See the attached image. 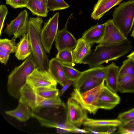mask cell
<instances>
[{"mask_svg": "<svg viewBox=\"0 0 134 134\" xmlns=\"http://www.w3.org/2000/svg\"><path fill=\"white\" fill-rule=\"evenodd\" d=\"M118 89L122 93L134 92V75L118 78Z\"/></svg>", "mask_w": 134, "mask_h": 134, "instance_id": "cb8c5ba5", "label": "cell"}, {"mask_svg": "<svg viewBox=\"0 0 134 134\" xmlns=\"http://www.w3.org/2000/svg\"><path fill=\"white\" fill-rule=\"evenodd\" d=\"M131 42H126L111 46L97 45L93 52H91L83 59L82 63L88 65L89 68L99 66L103 63L116 60L129 53L132 49Z\"/></svg>", "mask_w": 134, "mask_h": 134, "instance_id": "7a4b0ae2", "label": "cell"}, {"mask_svg": "<svg viewBox=\"0 0 134 134\" xmlns=\"http://www.w3.org/2000/svg\"><path fill=\"white\" fill-rule=\"evenodd\" d=\"M118 119L124 124L134 120V108L120 114Z\"/></svg>", "mask_w": 134, "mask_h": 134, "instance_id": "d6a6232c", "label": "cell"}, {"mask_svg": "<svg viewBox=\"0 0 134 134\" xmlns=\"http://www.w3.org/2000/svg\"><path fill=\"white\" fill-rule=\"evenodd\" d=\"M59 13L57 12L44 23L41 32V37L46 52L49 53L58 31Z\"/></svg>", "mask_w": 134, "mask_h": 134, "instance_id": "8992f818", "label": "cell"}, {"mask_svg": "<svg viewBox=\"0 0 134 134\" xmlns=\"http://www.w3.org/2000/svg\"><path fill=\"white\" fill-rule=\"evenodd\" d=\"M37 95L34 88L26 84L21 89L19 102L24 103L33 111L38 112Z\"/></svg>", "mask_w": 134, "mask_h": 134, "instance_id": "9a60e30c", "label": "cell"}, {"mask_svg": "<svg viewBox=\"0 0 134 134\" xmlns=\"http://www.w3.org/2000/svg\"><path fill=\"white\" fill-rule=\"evenodd\" d=\"M57 82L48 70H41L37 67L29 75L26 81L34 88L56 86Z\"/></svg>", "mask_w": 134, "mask_h": 134, "instance_id": "30bf717a", "label": "cell"}, {"mask_svg": "<svg viewBox=\"0 0 134 134\" xmlns=\"http://www.w3.org/2000/svg\"><path fill=\"white\" fill-rule=\"evenodd\" d=\"M120 97L116 93L105 86L98 97L97 106L98 109L111 110L120 103Z\"/></svg>", "mask_w": 134, "mask_h": 134, "instance_id": "7c38bea8", "label": "cell"}, {"mask_svg": "<svg viewBox=\"0 0 134 134\" xmlns=\"http://www.w3.org/2000/svg\"><path fill=\"white\" fill-rule=\"evenodd\" d=\"M15 39L13 38L11 40L7 38L0 39V51L10 54L15 53L17 44Z\"/></svg>", "mask_w": 134, "mask_h": 134, "instance_id": "f546056e", "label": "cell"}, {"mask_svg": "<svg viewBox=\"0 0 134 134\" xmlns=\"http://www.w3.org/2000/svg\"><path fill=\"white\" fill-rule=\"evenodd\" d=\"M131 36L134 38V27L132 31L131 34Z\"/></svg>", "mask_w": 134, "mask_h": 134, "instance_id": "ee69618b", "label": "cell"}, {"mask_svg": "<svg viewBox=\"0 0 134 134\" xmlns=\"http://www.w3.org/2000/svg\"><path fill=\"white\" fill-rule=\"evenodd\" d=\"M113 22L126 38L134 23V0L123 2L116 8L112 14Z\"/></svg>", "mask_w": 134, "mask_h": 134, "instance_id": "277c9868", "label": "cell"}, {"mask_svg": "<svg viewBox=\"0 0 134 134\" xmlns=\"http://www.w3.org/2000/svg\"><path fill=\"white\" fill-rule=\"evenodd\" d=\"M91 45L82 38L77 40L76 45L72 50L75 63L81 64L85 58L91 52Z\"/></svg>", "mask_w": 134, "mask_h": 134, "instance_id": "ac0fdd59", "label": "cell"}, {"mask_svg": "<svg viewBox=\"0 0 134 134\" xmlns=\"http://www.w3.org/2000/svg\"><path fill=\"white\" fill-rule=\"evenodd\" d=\"M105 66H99L89 68L81 72L79 77L74 82L73 84L75 88H76L86 80L92 79L105 80Z\"/></svg>", "mask_w": 134, "mask_h": 134, "instance_id": "4fadbf2b", "label": "cell"}, {"mask_svg": "<svg viewBox=\"0 0 134 134\" xmlns=\"http://www.w3.org/2000/svg\"><path fill=\"white\" fill-rule=\"evenodd\" d=\"M127 57V58L130 59L134 60V51L128 55Z\"/></svg>", "mask_w": 134, "mask_h": 134, "instance_id": "60d3db41", "label": "cell"}, {"mask_svg": "<svg viewBox=\"0 0 134 134\" xmlns=\"http://www.w3.org/2000/svg\"><path fill=\"white\" fill-rule=\"evenodd\" d=\"M106 67L105 81L106 86L112 91L116 93L118 89L119 66L112 63Z\"/></svg>", "mask_w": 134, "mask_h": 134, "instance_id": "d6986e66", "label": "cell"}, {"mask_svg": "<svg viewBox=\"0 0 134 134\" xmlns=\"http://www.w3.org/2000/svg\"><path fill=\"white\" fill-rule=\"evenodd\" d=\"M106 22L103 36L98 45L115 46L123 43L128 40L115 25L112 19H109Z\"/></svg>", "mask_w": 134, "mask_h": 134, "instance_id": "ba28073f", "label": "cell"}, {"mask_svg": "<svg viewBox=\"0 0 134 134\" xmlns=\"http://www.w3.org/2000/svg\"><path fill=\"white\" fill-rule=\"evenodd\" d=\"M105 80L92 79L83 82L76 88L81 93H83L91 90L98 86Z\"/></svg>", "mask_w": 134, "mask_h": 134, "instance_id": "f1b7e54d", "label": "cell"}, {"mask_svg": "<svg viewBox=\"0 0 134 134\" xmlns=\"http://www.w3.org/2000/svg\"><path fill=\"white\" fill-rule=\"evenodd\" d=\"M72 15L67 19L64 27L58 31L55 40V47L58 52L65 49L72 50L76 45L77 40L66 29L69 19Z\"/></svg>", "mask_w": 134, "mask_h": 134, "instance_id": "8fae6325", "label": "cell"}, {"mask_svg": "<svg viewBox=\"0 0 134 134\" xmlns=\"http://www.w3.org/2000/svg\"><path fill=\"white\" fill-rule=\"evenodd\" d=\"M42 1L45 5L47 6V0H40Z\"/></svg>", "mask_w": 134, "mask_h": 134, "instance_id": "7bdbcfd3", "label": "cell"}, {"mask_svg": "<svg viewBox=\"0 0 134 134\" xmlns=\"http://www.w3.org/2000/svg\"><path fill=\"white\" fill-rule=\"evenodd\" d=\"M37 103L38 111L40 109L43 108H54L60 106H65L59 96L54 98L47 99L37 95Z\"/></svg>", "mask_w": 134, "mask_h": 134, "instance_id": "d4e9b609", "label": "cell"}, {"mask_svg": "<svg viewBox=\"0 0 134 134\" xmlns=\"http://www.w3.org/2000/svg\"><path fill=\"white\" fill-rule=\"evenodd\" d=\"M26 8L34 15L46 17L49 11L47 6L40 0H28Z\"/></svg>", "mask_w": 134, "mask_h": 134, "instance_id": "603a6c76", "label": "cell"}, {"mask_svg": "<svg viewBox=\"0 0 134 134\" xmlns=\"http://www.w3.org/2000/svg\"><path fill=\"white\" fill-rule=\"evenodd\" d=\"M65 124L69 129V132L81 133H91L90 131L86 130L85 129H81L70 122L67 119L65 122Z\"/></svg>", "mask_w": 134, "mask_h": 134, "instance_id": "e575fe53", "label": "cell"}, {"mask_svg": "<svg viewBox=\"0 0 134 134\" xmlns=\"http://www.w3.org/2000/svg\"><path fill=\"white\" fill-rule=\"evenodd\" d=\"M37 67L32 54L15 67L8 76L7 91L11 96L16 99L19 98L21 89L27 84V77Z\"/></svg>", "mask_w": 134, "mask_h": 134, "instance_id": "3957f363", "label": "cell"}, {"mask_svg": "<svg viewBox=\"0 0 134 134\" xmlns=\"http://www.w3.org/2000/svg\"><path fill=\"white\" fill-rule=\"evenodd\" d=\"M66 119L78 127L83 125L87 118V110L71 97L67 100Z\"/></svg>", "mask_w": 134, "mask_h": 134, "instance_id": "9c48e42d", "label": "cell"}, {"mask_svg": "<svg viewBox=\"0 0 134 134\" xmlns=\"http://www.w3.org/2000/svg\"><path fill=\"white\" fill-rule=\"evenodd\" d=\"M122 124L127 126L133 125H134V120L126 123Z\"/></svg>", "mask_w": 134, "mask_h": 134, "instance_id": "b9f144b4", "label": "cell"}, {"mask_svg": "<svg viewBox=\"0 0 134 134\" xmlns=\"http://www.w3.org/2000/svg\"><path fill=\"white\" fill-rule=\"evenodd\" d=\"M55 57L63 64L72 66L75 65L72 50L65 49L58 52Z\"/></svg>", "mask_w": 134, "mask_h": 134, "instance_id": "4316f807", "label": "cell"}, {"mask_svg": "<svg viewBox=\"0 0 134 134\" xmlns=\"http://www.w3.org/2000/svg\"><path fill=\"white\" fill-rule=\"evenodd\" d=\"M8 12V9L6 5L1 4L0 5V35H1L2 30L5 18Z\"/></svg>", "mask_w": 134, "mask_h": 134, "instance_id": "d590c367", "label": "cell"}, {"mask_svg": "<svg viewBox=\"0 0 134 134\" xmlns=\"http://www.w3.org/2000/svg\"><path fill=\"white\" fill-rule=\"evenodd\" d=\"M37 94L47 99L54 98L59 96V91L56 86L42 87L34 88Z\"/></svg>", "mask_w": 134, "mask_h": 134, "instance_id": "484cf974", "label": "cell"}, {"mask_svg": "<svg viewBox=\"0 0 134 134\" xmlns=\"http://www.w3.org/2000/svg\"><path fill=\"white\" fill-rule=\"evenodd\" d=\"M107 24L106 22L92 26L84 32L82 38L91 46L95 43L99 44L102 38Z\"/></svg>", "mask_w": 134, "mask_h": 134, "instance_id": "e0dca14e", "label": "cell"}, {"mask_svg": "<svg viewBox=\"0 0 134 134\" xmlns=\"http://www.w3.org/2000/svg\"><path fill=\"white\" fill-rule=\"evenodd\" d=\"M63 66L65 75L68 80L74 82L78 78L81 73V72L73 66L63 64Z\"/></svg>", "mask_w": 134, "mask_h": 134, "instance_id": "1f68e13d", "label": "cell"}, {"mask_svg": "<svg viewBox=\"0 0 134 134\" xmlns=\"http://www.w3.org/2000/svg\"><path fill=\"white\" fill-rule=\"evenodd\" d=\"M74 81L68 80V82L63 86L62 89L59 91V96L60 97L63 96L65 91L72 84H73Z\"/></svg>", "mask_w": 134, "mask_h": 134, "instance_id": "ab89813d", "label": "cell"}, {"mask_svg": "<svg viewBox=\"0 0 134 134\" xmlns=\"http://www.w3.org/2000/svg\"><path fill=\"white\" fill-rule=\"evenodd\" d=\"M121 122L118 119L96 120L87 118L83 122L85 126L91 127H113L119 126Z\"/></svg>", "mask_w": 134, "mask_h": 134, "instance_id": "7402d4cb", "label": "cell"}, {"mask_svg": "<svg viewBox=\"0 0 134 134\" xmlns=\"http://www.w3.org/2000/svg\"><path fill=\"white\" fill-rule=\"evenodd\" d=\"M28 19L27 10L21 11L15 19L7 24L4 32L9 36L13 35V38L15 39L23 36L27 33Z\"/></svg>", "mask_w": 134, "mask_h": 134, "instance_id": "52a82bcc", "label": "cell"}, {"mask_svg": "<svg viewBox=\"0 0 134 134\" xmlns=\"http://www.w3.org/2000/svg\"><path fill=\"white\" fill-rule=\"evenodd\" d=\"M123 0H98L94 6L91 18L94 20H99L110 9L119 4Z\"/></svg>", "mask_w": 134, "mask_h": 134, "instance_id": "2e32d148", "label": "cell"}, {"mask_svg": "<svg viewBox=\"0 0 134 134\" xmlns=\"http://www.w3.org/2000/svg\"><path fill=\"white\" fill-rule=\"evenodd\" d=\"M134 75V60L127 58L124 60L119 68L118 78Z\"/></svg>", "mask_w": 134, "mask_h": 134, "instance_id": "83f0119b", "label": "cell"}, {"mask_svg": "<svg viewBox=\"0 0 134 134\" xmlns=\"http://www.w3.org/2000/svg\"><path fill=\"white\" fill-rule=\"evenodd\" d=\"M10 54L0 51V62L5 65L9 59Z\"/></svg>", "mask_w": 134, "mask_h": 134, "instance_id": "f35d334b", "label": "cell"}, {"mask_svg": "<svg viewBox=\"0 0 134 134\" xmlns=\"http://www.w3.org/2000/svg\"><path fill=\"white\" fill-rule=\"evenodd\" d=\"M6 4L14 9L26 8L28 0H5Z\"/></svg>", "mask_w": 134, "mask_h": 134, "instance_id": "836d02e7", "label": "cell"}, {"mask_svg": "<svg viewBox=\"0 0 134 134\" xmlns=\"http://www.w3.org/2000/svg\"><path fill=\"white\" fill-rule=\"evenodd\" d=\"M15 56L18 60H23L32 54V50L27 33L16 44Z\"/></svg>", "mask_w": 134, "mask_h": 134, "instance_id": "44dd1931", "label": "cell"}, {"mask_svg": "<svg viewBox=\"0 0 134 134\" xmlns=\"http://www.w3.org/2000/svg\"><path fill=\"white\" fill-rule=\"evenodd\" d=\"M48 71L53 78L62 86L68 80L65 75L63 64L56 57L49 60Z\"/></svg>", "mask_w": 134, "mask_h": 134, "instance_id": "5bb4252c", "label": "cell"}, {"mask_svg": "<svg viewBox=\"0 0 134 134\" xmlns=\"http://www.w3.org/2000/svg\"><path fill=\"white\" fill-rule=\"evenodd\" d=\"M47 7L49 11L54 12L67 9L69 5L64 0H47Z\"/></svg>", "mask_w": 134, "mask_h": 134, "instance_id": "4dcf8cb0", "label": "cell"}, {"mask_svg": "<svg viewBox=\"0 0 134 134\" xmlns=\"http://www.w3.org/2000/svg\"><path fill=\"white\" fill-rule=\"evenodd\" d=\"M43 22L41 17L31 18L28 19L27 33L28 34L32 54L40 70H48L49 60L43 46L41 32Z\"/></svg>", "mask_w": 134, "mask_h": 134, "instance_id": "6da1fadb", "label": "cell"}, {"mask_svg": "<svg viewBox=\"0 0 134 134\" xmlns=\"http://www.w3.org/2000/svg\"><path fill=\"white\" fill-rule=\"evenodd\" d=\"M105 81L104 80L98 86L83 93L80 92L75 88L71 94L70 97L90 114H95L98 109L97 106V100L105 86Z\"/></svg>", "mask_w": 134, "mask_h": 134, "instance_id": "5b68a950", "label": "cell"}, {"mask_svg": "<svg viewBox=\"0 0 134 134\" xmlns=\"http://www.w3.org/2000/svg\"><path fill=\"white\" fill-rule=\"evenodd\" d=\"M33 112L30 108L24 103L19 102L17 107L15 109L5 112V113L15 118L22 122H25L32 117Z\"/></svg>", "mask_w": 134, "mask_h": 134, "instance_id": "ffe728a7", "label": "cell"}, {"mask_svg": "<svg viewBox=\"0 0 134 134\" xmlns=\"http://www.w3.org/2000/svg\"><path fill=\"white\" fill-rule=\"evenodd\" d=\"M54 128H56L57 133H66L69 132V130L65 122H55Z\"/></svg>", "mask_w": 134, "mask_h": 134, "instance_id": "8d00e7d4", "label": "cell"}, {"mask_svg": "<svg viewBox=\"0 0 134 134\" xmlns=\"http://www.w3.org/2000/svg\"><path fill=\"white\" fill-rule=\"evenodd\" d=\"M85 129L93 133H108L106 131L100 129L99 127H88Z\"/></svg>", "mask_w": 134, "mask_h": 134, "instance_id": "74e56055", "label": "cell"}]
</instances>
